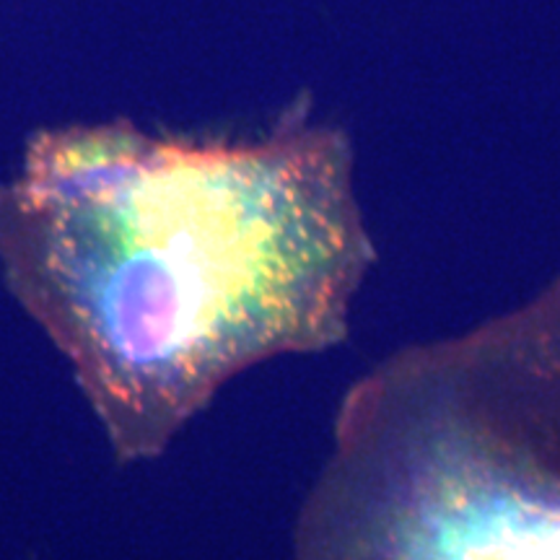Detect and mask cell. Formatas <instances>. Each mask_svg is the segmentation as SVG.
Returning <instances> with one entry per match:
<instances>
[{"instance_id":"6da1fadb","label":"cell","mask_w":560,"mask_h":560,"mask_svg":"<svg viewBox=\"0 0 560 560\" xmlns=\"http://www.w3.org/2000/svg\"><path fill=\"white\" fill-rule=\"evenodd\" d=\"M371 260L346 138L42 130L0 185V272L117 459H153L252 363L338 342Z\"/></svg>"}]
</instances>
